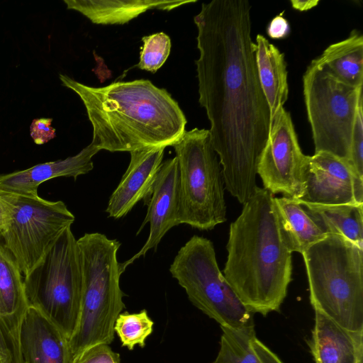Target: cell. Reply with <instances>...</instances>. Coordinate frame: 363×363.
Segmentation results:
<instances>
[{
    "label": "cell",
    "instance_id": "32",
    "mask_svg": "<svg viewBox=\"0 0 363 363\" xmlns=\"http://www.w3.org/2000/svg\"><path fill=\"white\" fill-rule=\"evenodd\" d=\"M10 214V203L7 194L0 191V233L6 228Z\"/></svg>",
    "mask_w": 363,
    "mask_h": 363
},
{
    "label": "cell",
    "instance_id": "23",
    "mask_svg": "<svg viewBox=\"0 0 363 363\" xmlns=\"http://www.w3.org/2000/svg\"><path fill=\"white\" fill-rule=\"evenodd\" d=\"M274 202L281 233L291 252L302 255L311 245L327 236L297 200L286 196L274 197Z\"/></svg>",
    "mask_w": 363,
    "mask_h": 363
},
{
    "label": "cell",
    "instance_id": "14",
    "mask_svg": "<svg viewBox=\"0 0 363 363\" xmlns=\"http://www.w3.org/2000/svg\"><path fill=\"white\" fill-rule=\"evenodd\" d=\"M147 214L137 235L149 223L150 233L145 245L131 258L120 263L123 273L135 259L156 248L165 234L179 225L180 184L178 162L176 157L162 162L152 192L145 201Z\"/></svg>",
    "mask_w": 363,
    "mask_h": 363
},
{
    "label": "cell",
    "instance_id": "24",
    "mask_svg": "<svg viewBox=\"0 0 363 363\" xmlns=\"http://www.w3.org/2000/svg\"><path fill=\"white\" fill-rule=\"evenodd\" d=\"M220 328V350L212 363H262L252 346L256 337L253 319L238 328Z\"/></svg>",
    "mask_w": 363,
    "mask_h": 363
},
{
    "label": "cell",
    "instance_id": "20",
    "mask_svg": "<svg viewBox=\"0 0 363 363\" xmlns=\"http://www.w3.org/2000/svg\"><path fill=\"white\" fill-rule=\"evenodd\" d=\"M255 45L258 78L269 105L272 123L288 99L286 63L284 54L262 35H257Z\"/></svg>",
    "mask_w": 363,
    "mask_h": 363
},
{
    "label": "cell",
    "instance_id": "10",
    "mask_svg": "<svg viewBox=\"0 0 363 363\" xmlns=\"http://www.w3.org/2000/svg\"><path fill=\"white\" fill-rule=\"evenodd\" d=\"M6 194L10 214L6 228L0 233L25 276L62 233L71 227L75 217L62 201Z\"/></svg>",
    "mask_w": 363,
    "mask_h": 363
},
{
    "label": "cell",
    "instance_id": "11",
    "mask_svg": "<svg viewBox=\"0 0 363 363\" xmlns=\"http://www.w3.org/2000/svg\"><path fill=\"white\" fill-rule=\"evenodd\" d=\"M307 155L301 149L289 112L283 107L271 123L257 174L264 189L273 195L298 199L303 190V172Z\"/></svg>",
    "mask_w": 363,
    "mask_h": 363
},
{
    "label": "cell",
    "instance_id": "3",
    "mask_svg": "<svg viewBox=\"0 0 363 363\" xmlns=\"http://www.w3.org/2000/svg\"><path fill=\"white\" fill-rule=\"evenodd\" d=\"M274 195L257 186L230 225L224 277L252 313L279 311L292 280L291 254Z\"/></svg>",
    "mask_w": 363,
    "mask_h": 363
},
{
    "label": "cell",
    "instance_id": "6",
    "mask_svg": "<svg viewBox=\"0 0 363 363\" xmlns=\"http://www.w3.org/2000/svg\"><path fill=\"white\" fill-rule=\"evenodd\" d=\"M172 147L179 172V223L210 230L225 222L223 169L209 130H186Z\"/></svg>",
    "mask_w": 363,
    "mask_h": 363
},
{
    "label": "cell",
    "instance_id": "5",
    "mask_svg": "<svg viewBox=\"0 0 363 363\" xmlns=\"http://www.w3.org/2000/svg\"><path fill=\"white\" fill-rule=\"evenodd\" d=\"M302 255L314 311L347 330L363 331V248L328 235Z\"/></svg>",
    "mask_w": 363,
    "mask_h": 363
},
{
    "label": "cell",
    "instance_id": "21",
    "mask_svg": "<svg viewBox=\"0 0 363 363\" xmlns=\"http://www.w3.org/2000/svg\"><path fill=\"white\" fill-rule=\"evenodd\" d=\"M297 201L324 234L342 236L363 248V203L321 205Z\"/></svg>",
    "mask_w": 363,
    "mask_h": 363
},
{
    "label": "cell",
    "instance_id": "13",
    "mask_svg": "<svg viewBox=\"0 0 363 363\" xmlns=\"http://www.w3.org/2000/svg\"><path fill=\"white\" fill-rule=\"evenodd\" d=\"M28 308L22 273L0 233V363H23L20 333Z\"/></svg>",
    "mask_w": 363,
    "mask_h": 363
},
{
    "label": "cell",
    "instance_id": "26",
    "mask_svg": "<svg viewBox=\"0 0 363 363\" xmlns=\"http://www.w3.org/2000/svg\"><path fill=\"white\" fill-rule=\"evenodd\" d=\"M140 52L139 69L155 73L166 62L171 50V40L161 32L144 36Z\"/></svg>",
    "mask_w": 363,
    "mask_h": 363
},
{
    "label": "cell",
    "instance_id": "9",
    "mask_svg": "<svg viewBox=\"0 0 363 363\" xmlns=\"http://www.w3.org/2000/svg\"><path fill=\"white\" fill-rule=\"evenodd\" d=\"M169 272L191 303L220 326L238 328L252 319L220 272L210 240L192 236L178 251Z\"/></svg>",
    "mask_w": 363,
    "mask_h": 363
},
{
    "label": "cell",
    "instance_id": "25",
    "mask_svg": "<svg viewBox=\"0 0 363 363\" xmlns=\"http://www.w3.org/2000/svg\"><path fill=\"white\" fill-rule=\"evenodd\" d=\"M154 323L145 309L138 313H121L114 324V333L118 336L122 347L133 350L135 345L145 346V340L153 331Z\"/></svg>",
    "mask_w": 363,
    "mask_h": 363
},
{
    "label": "cell",
    "instance_id": "4",
    "mask_svg": "<svg viewBox=\"0 0 363 363\" xmlns=\"http://www.w3.org/2000/svg\"><path fill=\"white\" fill-rule=\"evenodd\" d=\"M77 242L82 291L78 323L69 340L72 358L92 345H110L116 320L125 307L117 259L121 242L99 233H85Z\"/></svg>",
    "mask_w": 363,
    "mask_h": 363
},
{
    "label": "cell",
    "instance_id": "30",
    "mask_svg": "<svg viewBox=\"0 0 363 363\" xmlns=\"http://www.w3.org/2000/svg\"><path fill=\"white\" fill-rule=\"evenodd\" d=\"M283 13L274 16L267 27V33L272 39H284L290 33L289 23Z\"/></svg>",
    "mask_w": 363,
    "mask_h": 363
},
{
    "label": "cell",
    "instance_id": "2",
    "mask_svg": "<svg viewBox=\"0 0 363 363\" xmlns=\"http://www.w3.org/2000/svg\"><path fill=\"white\" fill-rule=\"evenodd\" d=\"M59 78L84 104L93 128L91 143L99 150L173 146L186 131V119L177 101L150 80L94 87L65 74Z\"/></svg>",
    "mask_w": 363,
    "mask_h": 363
},
{
    "label": "cell",
    "instance_id": "17",
    "mask_svg": "<svg viewBox=\"0 0 363 363\" xmlns=\"http://www.w3.org/2000/svg\"><path fill=\"white\" fill-rule=\"evenodd\" d=\"M100 151L92 143L74 156L38 164L28 169L0 174V191L38 196L43 182L59 177H73L87 174L94 168L92 157Z\"/></svg>",
    "mask_w": 363,
    "mask_h": 363
},
{
    "label": "cell",
    "instance_id": "31",
    "mask_svg": "<svg viewBox=\"0 0 363 363\" xmlns=\"http://www.w3.org/2000/svg\"><path fill=\"white\" fill-rule=\"evenodd\" d=\"M252 346L262 363H283L272 350L257 337L252 340Z\"/></svg>",
    "mask_w": 363,
    "mask_h": 363
},
{
    "label": "cell",
    "instance_id": "18",
    "mask_svg": "<svg viewBox=\"0 0 363 363\" xmlns=\"http://www.w3.org/2000/svg\"><path fill=\"white\" fill-rule=\"evenodd\" d=\"M308 345L315 363H362L363 331L347 330L317 311Z\"/></svg>",
    "mask_w": 363,
    "mask_h": 363
},
{
    "label": "cell",
    "instance_id": "16",
    "mask_svg": "<svg viewBox=\"0 0 363 363\" xmlns=\"http://www.w3.org/2000/svg\"><path fill=\"white\" fill-rule=\"evenodd\" d=\"M23 363H72L69 339L39 311L28 307L22 322Z\"/></svg>",
    "mask_w": 363,
    "mask_h": 363
},
{
    "label": "cell",
    "instance_id": "8",
    "mask_svg": "<svg viewBox=\"0 0 363 363\" xmlns=\"http://www.w3.org/2000/svg\"><path fill=\"white\" fill-rule=\"evenodd\" d=\"M362 87L337 80L318 57L311 61L303 76V91L315 153L328 152L350 164L352 132L363 101Z\"/></svg>",
    "mask_w": 363,
    "mask_h": 363
},
{
    "label": "cell",
    "instance_id": "7",
    "mask_svg": "<svg viewBox=\"0 0 363 363\" xmlns=\"http://www.w3.org/2000/svg\"><path fill=\"white\" fill-rule=\"evenodd\" d=\"M23 288L28 307L39 311L69 340L78 323L82 291L79 250L71 227L24 276Z\"/></svg>",
    "mask_w": 363,
    "mask_h": 363
},
{
    "label": "cell",
    "instance_id": "12",
    "mask_svg": "<svg viewBox=\"0 0 363 363\" xmlns=\"http://www.w3.org/2000/svg\"><path fill=\"white\" fill-rule=\"evenodd\" d=\"M301 202L321 205L363 203V177L351 164L330 153L307 155Z\"/></svg>",
    "mask_w": 363,
    "mask_h": 363
},
{
    "label": "cell",
    "instance_id": "29",
    "mask_svg": "<svg viewBox=\"0 0 363 363\" xmlns=\"http://www.w3.org/2000/svg\"><path fill=\"white\" fill-rule=\"evenodd\" d=\"M52 118L33 119L30 128L32 139L37 145H43L55 137V129L52 126Z\"/></svg>",
    "mask_w": 363,
    "mask_h": 363
},
{
    "label": "cell",
    "instance_id": "27",
    "mask_svg": "<svg viewBox=\"0 0 363 363\" xmlns=\"http://www.w3.org/2000/svg\"><path fill=\"white\" fill-rule=\"evenodd\" d=\"M363 101L357 108L350 144V164L363 177Z\"/></svg>",
    "mask_w": 363,
    "mask_h": 363
},
{
    "label": "cell",
    "instance_id": "22",
    "mask_svg": "<svg viewBox=\"0 0 363 363\" xmlns=\"http://www.w3.org/2000/svg\"><path fill=\"white\" fill-rule=\"evenodd\" d=\"M318 59L341 82L363 86V35L359 30L354 29L346 39L330 45Z\"/></svg>",
    "mask_w": 363,
    "mask_h": 363
},
{
    "label": "cell",
    "instance_id": "19",
    "mask_svg": "<svg viewBox=\"0 0 363 363\" xmlns=\"http://www.w3.org/2000/svg\"><path fill=\"white\" fill-rule=\"evenodd\" d=\"M196 1L160 0H64L68 9L81 13L93 23L124 24L147 10L170 11Z\"/></svg>",
    "mask_w": 363,
    "mask_h": 363
},
{
    "label": "cell",
    "instance_id": "1",
    "mask_svg": "<svg viewBox=\"0 0 363 363\" xmlns=\"http://www.w3.org/2000/svg\"><path fill=\"white\" fill-rule=\"evenodd\" d=\"M247 0L203 3L194 18L199 101L225 187L244 204L257 187V166L269 138L270 111L261 87Z\"/></svg>",
    "mask_w": 363,
    "mask_h": 363
},
{
    "label": "cell",
    "instance_id": "33",
    "mask_svg": "<svg viewBox=\"0 0 363 363\" xmlns=\"http://www.w3.org/2000/svg\"><path fill=\"white\" fill-rule=\"evenodd\" d=\"M291 6L298 11H308L319 4V0H291L290 1Z\"/></svg>",
    "mask_w": 363,
    "mask_h": 363
},
{
    "label": "cell",
    "instance_id": "15",
    "mask_svg": "<svg viewBox=\"0 0 363 363\" xmlns=\"http://www.w3.org/2000/svg\"><path fill=\"white\" fill-rule=\"evenodd\" d=\"M165 147H145L130 152L129 165L110 196L106 212L118 219L126 216L142 199L150 196L162 163Z\"/></svg>",
    "mask_w": 363,
    "mask_h": 363
},
{
    "label": "cell",
    "instance_id": "28",
    "mask_svg": "<svg viewBox=\"0 0 363 363\" xmlns=\"http://www.w3.org/2000/svg\"><path fill=\"white\" fill-rule=\"evenodd\" d=\"M72 363H121L120 354L109 345L97 344L84 350L72 358Z\"/></svg>",
    "mask_w": 363,
    "mask_h": 363
}]
</instances>
